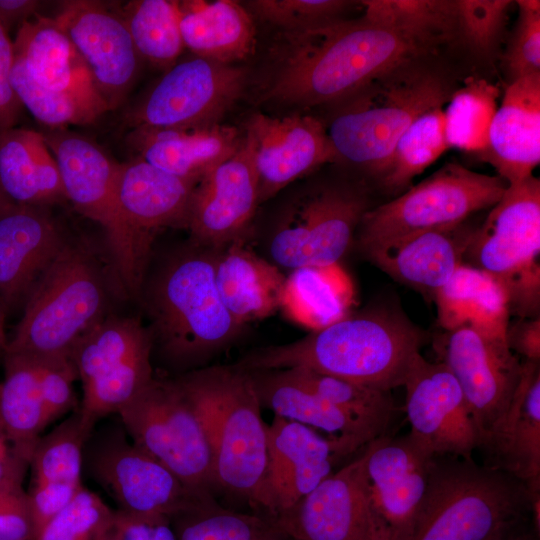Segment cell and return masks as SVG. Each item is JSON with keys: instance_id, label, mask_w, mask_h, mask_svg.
<instances>
[{"instance_id": "6da1fadb", "label": "cell", "mask_w": 540, "mask_h": 540, "mask_svg": "<svg viewBox=\"0 0 540 540\" xmlns=\"http://www.w3.org/2000/svg\"><path fill=\"white\" fill-rule=\"evenodd\" d=\"M437 46L361 17L282 31L263 100L312 107L345 100Z\"/></svg>"}, {"instance_id": "7a4b0ae2", "label": "cell", "mask_w": 540, "mask_h": 540, "mask_svg": "<svg viewBox=\"0 0 540 540\" xmlns=\"http://www.w3.org/2000/svg\"><path fill=\"white\" fill-rule=\"evenodd\" d=\"M425 340L400 310L378 306L290 343L255 349L236 365L246 370L304 368L391 391L403 386Z\"/></svg>"}, {"instance_id": "3957f363", "label": "cell", "mask_w": 540, "mask_h": 540, "mask_svg": "<svg viewBox=\"0 0 540 540\" xmlns=\"http://www.w3.org/2000/svg\"><path fill=\"white\" fill-rule=\"evenodd\" d=\"M219 250L189 242L170 255L140 296L156 351L171 369H200L243 331L222 303L215 282Z\"/></svg>"}, {"instance_id": "277c9868", "label": "cell", "mask_w": 540, "mask_h": 540, "mask_svg": "<svg viewBox=\"0 0 540 540\" xmlns=\"http://www.w3.org/2000/svg\"><path fill=\"white\" fill-rule=\"evenodd\" d=\"M207 429L214 486L262 508L266 425L250 372L237 365L202 367L174 378Z\"/></svg>"}, {"instance_id": "5b68a950", "label": "cell", "mask_w": 540, "mask_h": 540, "mask_svg": "<svg viewBox=\"0 0 540 540\" xmlns=\"http://www.w3.org/2000/svg\"><path fill=\"white\" fill-rule=\"evenodd\" d=\"M422 60L387 72L345 99L326 129L338 160L382 179L412 122L449 101L455 90L448 77Z\"/></svg>"}, {"instance_id": "8992f818", "label": "cell", "mask_w": 540, "mask_h": 540, "mask_svg": "<svg viewBox=\"0 0 540 540\" xmlns=\"http://www.w3.org/2000/svg\"><path fill=\"white\" fill-rule=\"evenodd\" d=\"M109 285L92 246L69 237L26 299L6 352L70 358L77 341L108 314Z\"/></svg>"}, {"instance_id": "52a82bcc", "label": "cell", "mask_w": 540, "mask_h": 540, "mask_svg": "<svg viewBox=\"0 0 540 540\" xmlns=\"http://www.w3.org/2000/svg\"><path fill=\"white\" fill-rule=\"evenodd\" d=\"M525 509L524 482L473 459L435 456L410 540H495Z\"/></svg>"}, {"instance_id": "ba28073f", "label": "cell", "mask_w": 540, "mask_h": 540, "mask_svg": "<svg viewBox=\"0 0 540 540\" xmlns=\"http://www.w3.org/2000/svg\"><path fill=\"white\" fill-rule=\"evenodd\" d=\"M506 290L510 314L537 318L540 309V181L509 185L475 228L464 260Z\"/></svg>"}, {"instance_id": "9c48e42d", "label": "cell", "mask_w": 540, "mask_h": 540, "mask_svg": "<svg viewBox=\"0 0 540 540\" xmlns=\"http://www.w3.org/2000/svg\"><path fill=\"white\" fill-rule=\"evenodd\" d=\"M42 134L57 162L67 200L103 230L117 288L127 297H139L148 263L140 255L118 205L119 163L94 141L67 128Z\"/></svg>"}, {"instance_id": "30bf717a", "label": "cell", "mask_w": 540, "mask_h": 540, "mask_svg": "<svg viewBox=\"0 0 540 540\" xmlns=\"http://www.w3.org/2000/svg\"><path fill=\"white\" fill-rule=\"evenodd\" d=\"M117 414L137 447L189 489L211 493L214 458L210 438L199 412L174 378L154 377Z\"/></svg>"}, {"instance_id": "8fae6325", "label": "cell", "mask_w": 540, "mask_h": 540, "mask_svg": "<svg viewBox=\"0 0 540 540\" xmlns=\"http://www.w3.org/2000/svg\"><path fill=\"white\" fill-rule=\"evenodd\" d=\"M508 183L500 176L446 163L399 197L370 208L355 239L360 250L409 233L452 227L493 207Z\"/></svg>"}, {"instance_id": "7c38bea8", "label": "cell", "mask_w": 540, "mask_h": 540, "mask_svg": "<svg viewBox=\"0 0 540 540\" xmlns=\"http://www.w3.org/2000/svg\"><path fill=\"white\" fill-rule=\"evenodd\" d=\"M152 350L148 326L111 313L77 341L70 359L83 388L79 411L89 425L118 413L152 382Z\"/></svg>"}, {"instance_id": "4fadbf2b", "label": "cell", "mask_w": 540, "mask_h": 540, "mask_svg": "<svg viewBox=\"0 0 540 540\" xmlns=\"http://www.w3.org/2000/svg\"><path fill=\"white\" fill-rule=\"evenodd\" d=\"M370 208L366 193L353 186L326 185L304 193L271 234L269 260L290 272L338 264Z\"/></svg>"}, {"instance_id": "5bb4252c", "label": "cell", "mask_w": 540, "mask_h": 540, "mask_svg": "<svg viewBox=\"0 0 540 540\" xmlns=\"http://www.w3.org/2000/svg\"><path fill=\"white\" fill-rule=\"evenodd\" d=\"M89 475L118 504L119 511L133 515H165L169 518L213 499L186 487L167 467L126 438L116 427L102 435H90L83 453Z\"/></svg>"}, {"instance_id": "9a60e30c", "label": "cell", "mask_w": 540, "mask_h": 540, "mask_svg": "<svg viewBox=\"0 0 540 540\" xmlns=\"http://www.w3.org/2000/svg\"><path fill=\"white\" fill-rule=\"evenodd\" d=\"M247 70L194 56L165 71L126 115L129 126L193 128L219 124L244 93Z\"/></svg>"}, {"instance_id": "2e32d148", "label": "cell", "mask_w": 540, "mask_h": 540, "mask_svg": "<svg viewBox=\"0 0 540 540\" xmlns=\"http://www.w3.org/2000/svg\"><path fill=\"white\" fill-rule=\"evenodd\" d=\"M365 460L363 451L273 522L294 540H390L372 501Z\"/></svg>"}, {"instance_id": "e0dca14e", "label": "cell", "mask_w": 540, "mask_h": 540, "mask_svg": "<svg viewBox=\"0 0 540 540\" xmlns=\"http://www.w3.org/2000/svg\"><path fill=\"white\" fill-rule=\"evenodd\" d=\"M434 348L439 362L462 390L481 445L507 411L523 364L506 343L487 339L467 327L445 331L435 340Z\"/></svg>"}, {"instance_id": "ac0fdd59", "label": "cell", "mask_w": 540, "mask_h": 540, "mask_svg": "<svg viewBox=\"0 0 540 540\" xmlns=\"http://www.w3.org/2000/svg\"><path fill=\"white\" fill-rule=\"evenodd\" d=\"M403 386L409 437L432 456L472 459L480 436L450 370L442 362L431 363L419 354Z\"/></svg>"}, {"instance_id": "d6986e66", "label": "cell", "mask_w": 540, "mask_h": 540, "mask_svg": "<svg viewBox=\"0 0 540 540\" xmlns=\"http://www.w3.org/2000/svg\"><path fill=\"white\" fill-rule=\"evenodd\" d=\"M259 204L254 148L244 134L238 151L193 190L186 223L190 243L219 250L243 239Z\"/></svg>"}, {"instance_id": "ffe728a7", "label": "cell", "mask_w": 540, "mask_h": 540, "mask_svg": "<svg viewBox=\"0 0 540 540\" xmlns=\"http://www.w3.org/2000/svg\"><path fill=\"white\" fill-rule=\"evenodd\" d=\"M55 20L109 109L118 108L136 82L142 61L120 13L100 2L72 0L62 3Z\"/></svg>"}, {"instance_id": "44dd1931", "label": "cell", "mask_w": 540, "mask_h": 540, "mask_svg": "<svg viewBox=\"0 0 540 540\" xmlns=\"http://www.w3.org/2000/svg\"><path fill=\"white\" fill-rule=\"evenodd\" d=\"M266 440L261 509L271 519L312 492L333 473L338 459L351 454L339 438H323L311 427L278 415L266 425Z\"/></svg>"}, {"instance_id": "7402d4cb", "label": "cell", "mask_w": 540, "mask_h": 540, "mask_svg": "<svg viewBox=\"0 0 540 540\" xmlns=\"http://www.w3.org/2000/svg\"><path fill=\"white\" fill-rule=\"evenodd\" d=\"M245 135L254 148L260 204L319 166L338 161L326 128L309 115L255 113Z\"/></svg>"}, {"instance_id": "603a6c76", "label": "cell", "mask_w": 540, "mask_h": 540, "mask_svg": "<svg viewBox=\"0 0 540 540\" xmlns=\"http://www.w3.org/2000/svg\"><path fill=\"white\" fill-rule=\"evenodd\" d=\"M365 468L373 504L390 540H410L426 496L432 461L409 435L382 436L365 446Z\"/></svg>"}, {"instance_id": "cb8c5ba5", "label": "cell", "mask_w": 540, "mask_h": 540, "mask_svg": "<svg viewBox=\"0 0 540 540\" xmlns=\"http://www.w3.org/2000/svg\"><path fill=\"white\" fill-rule=\"evenodd\" d=\"M69 236L48 207L12 204L0 212V299L24 306Z\"/></svg>"}, {"instance_id": "d4e9b609", "label": "cell", "mask_w": 540, "mask_h": 540, "mask_svg": "<svg viewBox=\"0 0 540 540\" xmlns=\"http://www.w3.org/2000/svg\"><path fill=\"white\" fill-rule=\"evenodd\" d=\"M198 182L169 174L140 157L119 163L118 205L147 263L154 239L161 230L186 229L191 196Z\"/></svg>"}, {"instance_id": "484cf974", "label": "cell", "mask_w": 540, "mask_h": 540, "mask_svg": "<svg viewBox=\"0 0 540 540\" xmlns=\"http://www.w3.org/2000/svg\"><path fill=\"white\" fill-rule=\"evenodd\" d=\"M475 228L456 226L417 231L362 249L367 259L395 281L426 297L434 294L464 263Z\"/></svg>"}, {"instance_id": "4316f807", "label": "cell", "mask_w": 540, "mask_h": 540, "mask_svg": "<svg viewBox=\"0 0 540 540\" xmlns=\"http://www.w3.org/2000/svg\"><path fill=\"white\" fill-rule=\"evenodd\" d=\"M478 156L508 185L533 175L540 162V74L508 85L494 114L487 147Z\"/></svg>"}, {"instance_id": "83f0119b", "label": "cell", "mask_w": 540, "mask_h": 540, "mask_svg": "<svg viewBox=\"0 0 540 540\" xmlns=\"http://www.w3.org/2000/svg\"><path fill=\"white\" fill-rule=\"evenodd\" d=\"M13 47L15 58L40 87L110 110L55 18L37 16L24 22L18 27Z\"/></svg>"}, {"instance_id": "f1b7e54d", "label": "cell", "mask_w": 540, "mask_h": 540, "mask_svg": "<svg viewBox=\"0 0 540 540\" xmlns=\"http://www.w3.org/2000/svg\"><path fill=\"white\" fill-rule=\"evenodd\" d=\"M128 140L138 157L149 164L199 181L238 151L243 136L235 127L219 123L193 128H135Z\"/></svg>"}, {"instance_id": "f546056e", "label": "cell", "mask_w": 540, "mask_h": 540, "mask_svg": "<svg viewBox=\"0 0 540 540\" xmlns=\"http://www.w3.org/2000/svg\"><path fill=\"white\" fill-rule=\"evenodd\" d=\"M485 465L527 482L540 477V367L525 361L513 399L480 447Z\"/></svg>"}, {"instance_id": "4dcf8cb0", "label": "cell", "mask_w": 540, "mask_h": 540, "mask_svg": "<svg viewBox=\"0 0 540 540\" xmlns=\"http://www.w3.org/2000/svg\"><path fill=\"white\" fill-rule=\"evenodd\" d=\"M286 278L269 259L249 249L243 239L217 253V290L227 311L243 328L281 308Z\"/></svg>"}, {"instance_id": "1f68e13d", "label": "cell", "mask_w": 540, "mask_h": 540, "mask_svg": "<svg viewBox=\"0 0 540 540\" xmlns=\"http://www.w3.org/2000/svg\"><path fill=\"white\" fill-rule=\"evenodd\" d=\"M433 300L437 322L445 331L467 327L487 339L506 343L509 298L504 287L484 271L462 263Z\"/></svg>"}, {"instance_id": "d6a6232c", "label": "cell", "mask_w": 540, "mask_h": 540, "mask_svg": "<svg viewBox=\"0 0 540 540\" xmlns=\"http://www.w3.org/2000/svg\"><path fill=\"white\" fill-rule=\"evenodd\" d=\"M0 185L16 204L48 207L67 200L43 134L30 129L0 131Z\"/></svg>"}, {"instance_id": "836d02e7", "label": "cell", "mask_w": 540, "mask_h": 540, "mask_svg": "<svg viewBox=\"0 0 540 540\" xmlns=\"http://www.w3.org/2000/svg\"><path fill=\"white\" fill-rule=\"evenodd\" d=\"M184 47L194 56L234 64L253 53L256 31L251 14L236 1H179Z\"/></svg>"}, {"instance_id": "e575fe53", "label": "cell", "mask_w": 540, "mask_h": 540, "mask_svg": "<svg viewBox=\"0 0 540 540\" xmlns=\"http://www.w3.org/2000/svg\"><path fill=\"white\" fill-rule=\"evenodd\" d=\"M261 407L320 429L344 442L351 453L371 440L342 410L302 383L290 369L248 370Z\"/></svg>"}, {"instance_id": "d590c367", "label": "cell", "mask_w": 540, "mask_h": 540, "mask_svg": "<svg viewBox=\"0 0 540 540\" xmlns=\"http://www.w3.org/2000/svg\"><path fill=\"white\" fill-rule=\"evenodd\" d=\"M0 383V424L17 454L28 464L49 425L34 357L5 352Z\"/></svg>"}, {"instance_id": "8d00e7d4", "label": "cell", "mask_w": 540, "mask_h": 540, "mask_svg": "<svg viewBox=\"0 0 540 540\" xmlns=\"http://www.w3.org/2000/svg\"><path fill=\"white\" fill-rule=\"evenodd\" d=\"M352 296L351 282L338 264L303 267L287 276L281 308L315 331L347 316Z\"/></svg>"}, {"instance_id": "74e56055", "label": "cell", "mask_w": 540, "mask_h": 540, "mask_svg": "<svg viewBox=\"0 0 540 540\" xmlns=\"http://www.w3.org/2000/svg\"><path fill=\"white\" fill-rule=\"evenodd\" d=\"M120 15L141 60L165 71L177 62L185 48L179 1H130Z\"/></svg>"}, {"instance_id": "f35d334b", "label": "cell", "mask_w": 540, "mask_h": 540, "mask_svg": "<svg viewBox=\"0 0 540 540\" xmlns=\"http://www.w3.org/2000/svg\"><path fill=\"white\" fill-rule=\"evenodd\" d=\"M288 369L311 390L342 410L371 442L385 436L395 411L390 391L304 368Z\"/></svg>"}, {"instance_id": "ab89813d", "label": "cell", "mask_w": 540, "mask_h": 540, "mask_svg": "<svg viewBox=\"0 0 540 540\" xmlns=\"http://www.w3.org/2000/svg\"><path fill=\"white\" fill-rule=\"evenodd\" d=\"M170 520L177 540H294L269 517L225 509L214 499Z\"/></svg>"}, {"instance_id": "60d3db41", "label": "cell", "mask_w": 540, "mask_h": 540, "mask_svg": "<svg viewBox=\"0 0 540 540\" xmlns=\"http://www.w3.org/2000/svg\"><path fill=\"white\" fill-rule=\"evenodd\" d=\"M93 428L79 409L41 436L29 465L31 484H70L81 486L84 447Z\"/></svg>"}, {"instance_id": "b9f144b4", "label": "cell", "mask_w": 540, "mask_h": 540, "mask_svg": "<svg viewBox=\"0 0 540 540\" xmlns=\"http://www.w3.org/2000/svg\"><path fill=\"white\" fill-rule=\"evenodd\" d=\"M498 97V88L484 79H470L453 92L444 111L449 148L476 155L486 149Z\"/></svg>"}, {"instance_id": "7bdbcfd3", "label": "cell", "mask_w": 540, "mask_h": 540, "mask_svg": "<svg viewBox=\"0 0 540 540\" xmlns=\"http://www.w3.org/2000/svg\"><path fill=\"white\" fill-rule=\"evenodd\" d=\"M362 17L435 46L455 39L454 0H368Z\"/></svg>"}, {"instance_id": "ee69618b", "label": "cell", "mask_w": 540, "mask_h": 540, "mask_svg": "<svg viewBox=\"0 0 540 540\" xmlns=\"http://www.w3.org/2000/svg\"><path fill=\"white\" fill-rule=\"evenodd\" d=\"M447 149L444 111L435 108L423 113L397 141L388 170L381 179L384 186L393 192L404 189Z\"/></svg>"}, {"instance_id": "f6af8a7d", "label": "cell", "mask_w": 540, "mask_h": 540, "mask_svg": "<svg viewBox=\"0 0 540 540\" xmlns=\"http://www.w3.org/2000/svg\"><path fill=\"white\" fill-rule=\"evenodd\" d=\"M11 81L22 106L49 129L69 125H88L107 112L106 109L71 95L46 90L34 83L15 58Z\"/></svg>"}, {"instance_id": "bcb514c9", "label": "cell", "mask_w": 540, "mask_h": 540, "mask_svg": "<svg viewBox=\"0 0 540 540\" xmlns=\"http://www.w3.org/2000/svg\"><path fill=\"white\" fill-rule=\"evenodd\" d=\"M114 520L115 510L82 487L34 540H99L113 527Z\"/></svg>"}, {"instance_id": "7dc6e473", "label": "cell", "mask_w": 540, "mask_h": 540, "mask_svg": "<svg viewBox=\"0 0 540 540\" xmlns=\"http://www.w3.org/2000/svg\"><path fill=\"white\" fill-rule=\"evenodd\" d=\"M510 0H454L455 39L472 52L487 56L503 32Z\"/></svg>"}, {"instance_id": "c3c4849f", "label": "cell", "mask_w": 540, "mask_h": 540, "mask_svg": "<svg viewBox=\"0 0 540 540\" xmlns=\"http://www.w3.org/2000/svg\"><path fill=\"white\" fill-rule=\"evenodd\" d=\"M353 2L343 0H255L247 5L261 21L291 31L340 19Z\"/></svg>"}, {"instance_id": "681fc988", "label": "cell", "mask_w": 540, "mask_h": 540, "mask_svg": "<svg viewBox=\"0 0 540 540\" xmlns=\"http://www.w3.org/2000/svg\"><path fill=\"white\" fill-rule=\"evenodd\" d=\"M517 5V22L504 55L510 83L540 74V2L520 0Z\"/></svg>"}, {"instance_id": "f907efd6", "label": "cell", "mask_w": 540, "mask_h": 540, "mask_svg": "<svg viewBox=\"0 0 540 540\" xmlns=\"http://www.w3.org/2000/svg\"><path fill=\"white\" fill-rule=\"evenodd\" d=\"M34 358L46 416L50 424L75 406L73 382L78 377L70 358Z\"/></svg>"}, {"instance_id": "816d5d0a", "label": "cell", "mask_w": 540, "mask_h": 540, "mask_svg": "<svg viewBox=\"0 0 540 540\" xmlns=\"http://www.w3.org/2000/svg\"><path fill=\"white\" fill-rule=\"evenodd\" d=\"M28 493L22 486L0 487V540H33Z\"/></svg>"}, {"instance_id": "f5cc1de1", "label": "cell", "mask_w": 540, "mask_h": 540, "mask_svg": "<svg viewBox=\"0 0 540 540\" xmlns=\"http://www.w3.org/2000/svg\"><path fill=\"white\" fill-rule=\"evenodd\" d=\"M83 486L31 484L28 493L34 538L73 499Z\"/></svg>"}, {"instance_id": "db71d44e", "label": "cell", "mask_w": 540, "mask_h": 540, "mask_svg": "<svg viewBox=\"0 0 540 540\" xmlns=\"http://www.w3.org/2000/svg\"><path fill=\"white\" fill-rule=\"evenodd\" d=\"M14 61L13 41L0 23V131L15 127L23 107L11 81Z\"/></svg>"}, {"instance_id": "11a10c76", "label": "cell", "mask_w": 540, "mask_h": 540, "mask_svg": "<svg viewBox=\"0 0 540 540\" xmlns=\"http://www.w3.org/2000/svg\"><path fill=\"white\" fill-rule=\"evenodd\" d=\"M114 528L122 540H177L165 515H133L115 511Z\"/></svg>"}, {"instance_id": "9f6ffc18", "label": "cell", "mask_w": 540, "mask_h": 540, "mask_svg": "<svg viewBox=\"0 0 540 540\" xmlns=\"http://www.w3.org/2000/svg\"><path fill=\"white\" fill-rule=\"evenodd\" d=\"M506 343L513 352L520 354L525 361L540 362V317L520 318L508 324Z\"/></svg>"}, {"instance_id": "6f0895ef", "label": "cell", "mask_w": 540, "mask_h": 540, "mask_svg": "<svg viewBox=\"0 0 540 540\" xmlns=\"http://www.w3.org/2000/svg\"><path fill=\"white\" fill-rule=\"evenodd\" d=\"M28 465L17 454L0 424V487L22 486Z\"/></svg>"}, {"instance_id": "680465c9", "label": "cell", "mask_w": 540, "mask_h": 540, "mask_svg": "<svg viewBox=\"0 0 540 540\" xmlns=\"http://www.w3.org/2000/svg\"><path fill=\"white\" fill-rule=\"evenodd\" d=\"M40 4L35 0H0V23L7 31L20 26L36 14Z\"/></svg>"}, {"instance_id": "91938a15", "label": "cell", "mask_w": 540, "mask_h": 540, "mask_svg": "<svg viewBox=\"0 0 540 540\" xmlns=\"http://www.w3.org/2000/svg\"><path fill=\"white\" fill-rule=\"evenodd\" d=\"M7 310L0 299V357L3 358L7 346H8V338L5 333V317H6Z\"/></svg>"}, {"instance_id": "94428289", "label": "cell", "mask_w": 540, "mask_h": 540, "mask_svg": "<svg viewBox=\"0 0 540 540\" xmlns=\"http://www.w3.org/2000/svg\"><path fill=\"white\" fill-rule=\"evenodd\" d=\"M495 540H538V535L533 533L517 532L513 529Z\"/></svg>"}, {"instance_id": "6125c7cd", "label": "cell", "mask_w": 540, "mask_h": 540, "mask_svg": "<svg viewBox=\"0 0 540 540\" xmlns=\"http://www.w3.org/2000/svg\"><path fill=\"white\" fill-rule=\"evenodd\" d=\"M12 204H14V202L8 198L0 185V212L8 208Z\"/></svg>"}, {"instance_id": "be15d7a7", "label": "cell", "mask_w": 540, "mask_h": 540, "mask_svg": "<svg viewBox=\"0 0 540 540\" xmlns=\"http://www.w3.org/2000/svg\"><path fill=\"white\" fill-rule=\"evenodd\" d=\"M99 540H122L116 529L113 527Z\"/></svg>"}]
</instances>
